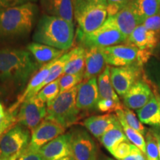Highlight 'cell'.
Returning <instances> with one entry per match:
<instances>
[{"label": "cell", "instance_id": "obj_1", "mask_svg": "<svg viewBox=\"0 0 160 160\" xmlns=\"http://www.w3.org/2000/svg\"><path fill=\"white\" fill-rule=\"evenodd\" d=\"M39 66L26 50L0 49V82L10 87L22 89Z\"/></svg>", "mask_w": 160, "mask_h": 160}, {"label": "cell", "instance_id": "obj_2", "mask_svg": "<svg viewBox=\"0 0 160 160\" xmlns=\"http://www.w3.org/2000/svg\"><path fill=\"white\" fill-rule=\"evenodd\" d=\"M76 37L74 23L62 18L44 14L33 31V42L61 51L71 48Z\"/></svg>", "mask_w": 160, "mask_h": 160}, {"label": "cell", "instance_id": "obj_3", "mask_svg": "<svg viewBox=\"0 0 160 160\" xmlns=\"http://www.w3.org/2000/svg\"><path fill=\"white\" fill-rule=\"evenodd\" d=\"M38 13L39 7L36 3L0 9V39L27 37L33 28Z\"/></svg>", "mask_w": 160, "mask_h": 160}, {"label": "cell", "instance_id": "obj_4", "mask_svg": "<svg viewBox=\"0 0 160 160\" xmlns=\"http://www.w3.org/2000/svg\"><path fill=\"white\" fill-rule=\"evenodd\" d=\"M78 85L69 91L60 93L47 105L45 119L53 120L64 128L74 125L81 119V111L77 107Z\"/></svg>", "mask_w": 160, "mask_h": 160}, {"label": "cell", "instance_id": "obj_5", "mask_svg": "<svg viewBox=\"0 0 160 160\" xmlns=\"http://www.w3.org/2000/svg\"><path fill=\"white\" fill-rule=\"evenodd\" d=\"M76 39L79 46L85 49L92 48H107L125 43L127 38L115 25L112 17H108L101 27L90 33H82L77 31Z\"/></svg>", "mask_w": 160, "mask_h": 160}, {"label": "cell", "instance_id": "obj_6", "mask_svg": "<svg viewBox=\"0 0 160 160\" xmlns=\"http://www.w3.org/2000/svg\"><path fill=\"white\" fill-rule=\"evenodd\" d=\"M101 50L106 62L112 67H125L134 64L144 67L153 55L152 52L141 51L127 43L102 48Z\"/></svg>", "mask_w": 160, "mask_h": 160}, {"label": "cell", "instance_id": "obj_7", "mask_svg": "<svg viewBox=\"0 0 160 160\" xmlns=\"http://www.w3.org/2000/svg\"><path fill=\"white\" fill-rule=\"evenodd\" d=\"M31 131L25 126L17 124L0 138V159L10 160L18 157L28 146Z\"/></svg>", "mask_w": 160, "mask_h": 160}, {"label": "cell", "instance_id": "obj_8", "mask_svg": "<svg viewBox=\"0 0 160 160\" xmlns=\"http://www.w3.org/2000/svg\"><path fill=\"white\" fill-rule=\"evenodd\" d=\"M47 116V105L37 95L25 100L17 113V124L25 126L32 133Z\"/></svg>", "mask_w": 160, "mask_h": 160}, {"label": "cell", "instance_id": "obj_9", "mask_svg": "<svg viewBox=\"0 0 160 160\" xmlns=\"http://www.w3.org/2000/svg\"><path fill=\"white\" fill-rule=\"evenodd\" d=\"M144 74V67L138 64L125 67H111L112 85L121 97H123Z\"/></svg>", "mask_w": 160, "mask_h": 160}, {"label": "cell", "instance_id": "obj_10", "mask_svg": "<svg viewBox=\"0 0 160 160\" xmlns=\"http://www.w3.org/2000/svg\"><path fill=\"white\" fill-rule=\"evenodd\" d=\"M78 25L77 31L90 33L101 27L108 17L107 6L88 5L73 11Z\"/></svg>", "mask_w": 160, "mask_h": 160}, {"label": "cell", "instance_id": "obj_11", "mask_svg": "<svg viewBox=\"0 0 160 160\" xmlns=\"http://www.w3.org/2000/svg\"><path fill=\"white\" fill-rule=\"evenodd\" d=\"M70 132L72 157L75 160H98L97 146L91 136L82 128H73Z\"/></svg>", "mask_w": 160, "mask_h": 160}, {"label": "cell", "instance_id": "obj_12", "mask_svg": "<svg viewBox=\"0 0 160 160\" xmlns=\"http://www.w3.org/2000/svg\"><path fill=\"white\" fill-rule=\"evenodd\" d=\"M65 128L53 120L45 119L32 132L31 141L28 148L39 151L44 145L63 134Z\"/></svg>", "mask_w": 160, "mask_h": 160}, {"label": "cell", "instance_id": "obj_13", "mask_svg": "<svg viewBox=\"0 0 160 160\" xmlns=\"http://www.w3.org/2000/svg\"><path fill=\"white\" fill-rule=\"evenodd\" d=\"M153 95L152 86L144 74L122 97L123 105L131 110H139L148 102Z\"/></svg>", "mask_w": 160, "mask_h": 160}, {"label": "cell", "instance_id": "obj_14", "mask_svg": "<svg viewBox=\"0 0 160 160\" xmlns=\"http://www.w3.org/2000/svg\"><path fill=\"white\" fill-rule=\"evenodd\" d=\"M99 99L97 78L82 81L78 85L77 107L80 111H92L97 109Z\"/></svg>", "mask_w": 160, "mask_h": 160}, {"label": "cell", "instance_id": "obj_15", "mask_svg": "<svg viewBox=\"0 0 160 160\" xmlns=\"http://www.w3.org/2000/svg\"><path fill=\"white\" fill-rule=\"evenodd\" d=\"M45 160H59L72 156L71 132L63 133L39 149Z\"/></svg>", "mask_w": 160, "mask_h": 160}, {"label": "cell", "instance_id": "obj_16", "mask_svg": "<svg viewBox=\"0 0 160 160\" xmlns=\"http://www.w3.org/2000/svg\"><path fill=\"white\" fill-rule=\"evenodd\" d=\"M159 41V35L147 29L143 25H139L127 38L125 43L135 46L141 51L153 53Z\"/></svg>", "mask_w": 160, "mask_h": 160}, {"label": "cell", "instance_id": "obj_17", "mask_svg": "<svg viewBox=\"0 0 160 160\" xmlns=\"http://www.w3.org/2000/svg\"><path fill=\"white\" fill-rule=\"evenodd\" d=\"M118 122L119 120L116 114L105 113L87 118L84 120L83 125L93 137L100 139V138L111 129Z\"/></svg>", "mask_w": 160, "mask_h": 160}, {"label": "cell", "instance_id": "obj_18", "mask_svg": "<svg viewBox=\"0 0 160 160\" xmlns=\"http://www.w3.org/2000/svg\"><path fill=\"white\" fill-rule=\"evenodd\" d=\"M55 61V60H54ZM54 61L49 62L46 65H44L42 67L40 68L37 72H36L34 75L30 79V81L28 83L26 88L23 93L19 96L18 98L17 102L13 104V107L15 108H19L20 105L26 99H29L33 96L38 94V93L41 90L42 85L46 78L49 75L50 71H51V66L53 65Z\"/></svg>", "mask_w": 160, "mask_h": 160}, {"label": "cell", "instance_id": "obj_19", "mask_svg": "<svg viewBox=\"0 0 160 160\" xmlns=\"http://www.w3.org/2000/svg\"><path fill=\"white\" fill-rule=\"evenodd\" d=\"M41 8L45 14L62 18L73 22V6L72 0H39Z\"/></svg>", "mask_w": 160, "mask_h": 160}, {"label": "cell", "instance_id": "obj_20", "mask_svg": "<svg viewBox=\"0 0 160 160\" xmlns=\"http://www.w3.org/2000/svg\"><path fill=\"white\" fill-rule=\"evenodd\" d=\"M108 64L99 48L86 49L85 67L84 71V80H88L97 77L102 73Z\"/></svg>", "mask_w": 160, "mask_h": 160}, {"label": "cell", "instance_id": "obj_21", "mask_svg": "<svg viewBox=\"0 0 160 160\" xmlns=\"http://www.w3.org/2000/svg\"><path fill=\"white\" fill-rule=\"evenodd\" d=\"M139 119L142 124L160 128V97L153 93L151 99L142 108L137 111Z\"/></svg>", "mask_w": 160, "mask_h": 160}, {"label": "cell", "instance_id": "obj_22", "mask_svg": "<svg viewBox=\"0 0 160 160\" xmlns=\"http://www.w3.org/2000/svg\"><path fill=\"white\" fill-rule=\"evenodd\" d=\"M27 51L32 55L38 65H43L57 59L65 53L64 51L35 42L27 45Z\"/></svg>", "mask_w": 160, "mask_h": 160}, {"label": "cell", "instance_id": "obj_23", "mask_svg": "<svg viewBox=\"0 0 160 160\" xmlns=\"http://www.w3.org/2000/svg\"><path fill=\"white\" fill-rule=\"evenodd\" d=\"M112 17L117 28L126 38L131 34L138 25H141L128 5L122 8L117 14Z\"/></svg>", "mask_w": 160, "mask_h": 160}, {"label": "cell", "instance_id": "obj_24", "mask_svg": "<svg viewBox=\"0 0 160 160\" xmlns=\"http://www.w3.org/2000/svg\"><path fill=\"white\" fill-rule=\"evenodd\" d=\"M128 5L142 25L146 19L159 14L160 0H129Z\"/></svg>", "mask_w": 160, "mask_h": 160}, {"label": "cell", "instance_id": "obj_25", "mask_svg": "<svg viewBox=\"0 0 160 160\" xmlns=\"http://www.w3.org/2000/svg\"><path fill=\"white\" fill-rule=\"evenodd\" d=\"M70 57L66 63L64 74H81L85 71L86 49L77 46L69 51Z\"/></svg>", "mask_w": 160, "mask_h": 160}, {"label": "cell", "instance_id": "obj_26", "mask_svg": "<svg viewBox=\"0 0 160 160\" xmlns=\"http://www.w3.org/2000/svg\"><path fill=\"white\" fill-rule=\"evenodd\" d=\"M99 99H111L120 102L119 96L115 91L111 79V66L108 65L102 73L97 78Z\"/></svg>", "mask_w": 160, "mask_h": 160}, {"label": "cell", "instance_id": "obj_27", "mask_svg": "<svg viewBox=\"0 0 160 160\" xmlns=\"http://www.w3.org/2000/svg\"><path fill=\"white\" fill-rule=\"evenodd\" d=\"M100 142L110 153L113 151L118 145L123 142H128L125 132L119 121L116 125L108 131L102 137L100 138ZM130 142V141H129Z\"/></svg>", "mask_w": 160, "mask_h": 160}, {"label": "cell", "instance_id": "obj_28", "mask_svg": "<svg viewBox=\"0 0 160 160\" xmlns=\"http://www.w3.org/2000/svg\"><path fill=\"white\" fill-rule=\"evenodd\" d=\"M122 109L118 110L115 113L118 118V120H119L122 127L123 131L125 132L126 137L128 139L130 142H131L135 146H137L138 148L144 154L146 155V143L145 138H144L143 135L141 134L139 131H136L135 129L132 128L131 126L128 125L125 119H124Z\"/></svg>", "mask_w": 160, "mask_h": 160}, {"label": "cell", "instance_id": "obj_29", "mask_svg": "<svg viewBox=\"0 0 160 160\" xmlns=\"http://www.w3.org/2000/svg\"><path fill=\"white\" fill-rule=\"evenodd\" d=\"M144 71L153 93L160 97V58L153 56L144 66Z\"/></svg>", "mask_w": 160, "mask_h": 160}, {"label": "cell", "instance_id": "obj_30", "mask_svg": "<svg viewBox=\"0 0 160 160\" xmlns=\"http://www.w3.org/2000/svg\"><path fill=\"white\" fill-rule=\"evenodd\" d=\"M70 57L69 52L64 53L61 57L58 58L56 59L51 66V71H50L49 75L46 78L42 85L41 90L48 84L58 79H59L64 74V71H65V67L67 62L68 61ZM40 90V91H41Z\"/></svg>", "mask_w": 160, "mask_h": 160}, {"label": "cell", "instance_id": "obj_31", "mask_svg": "<svg viewBox=\"0 0 160 160\" xmlns=\"http://www.w3.org/2000/svg\"><path fill=\"white\" fill-rule=\"evenodd\" d=\"M60 93L59 79L46 85L38 93L37 96L45 102L48 105L53 102Z\"/></svg>", "mask_w": 160, "mask_h": 160}, {"label": "cell", "instance_id": "obj_32", "mask_svg": "<svg viewBox=\"0 0 160 160\" xmlns=\"http://www.w3.org/2000/svg\"><path fill=\"white\" fill-rule=\"evenodd\" d=\"M18 110L11 106L6 111L5 117L0 120V138L11 128L17 125Z\"/></svg>", "mask_w": 160, "mask_h": 160}, {"label": "cell", "instance_id": "obj_33", "mask_svg": "<svg viewBox=\"0 0 160 160\" xmlns=\"http://www.w3.org/2000/svg\"><path fill=\"white\" fill-rule=\"evenodd\" d=\"M145 143L146 157L148 158V160H159L157 142L151 128L148 129L147 133H146Z\"/></svg>", "mask_w": 160, "mask_h": 160}, {"label": "cell", "instance_id": "obj_34", "mask_svg": "<svg viewBox=\"0 0 160 160\" xmlns=\"http://www.w3.org/2000/svg\"><path fill=\"white\" fill-rule=\"evenodd\" d=\"M84 80V74H63L59 78L60 93L77 87Z\"/></svg>", "mask_w": 160, "mask_h": 160}, {"label": "cell", "instance_id": "obj_35", "mask_svg": "<svg viewBox=\"0 0 160 160\" xmlns=\"http://www.w3.org/2000/svg\"><path fill=\"white\" fill-rule=\"evenodd\" d=\"M122 113L124 119H125V122H127L128 125L131 126L132 128L139 131L141 134L145 136L148 130L146 129V128L142 125V123L140 122L139 118L137 117V115L135 114L134 112L131 111V109L126 108L125 106L124 105V108L122 109Z\"/></svg>", "mask_w": 160, "mask_h": 160}, {"label": "cell", "instance_id": "obj_36", "mask_svg": "<svg viewBox=\"0 0 160 160\" xmlns=\"http://www.w3.org/2000/svg\"><path fill=\"white\" fill-rule=\"evenodd\" d=\"M123 108L124 105L121 102H117L111 99H99L97 105V110L102 113H111V112H116Z\"/></svg>", "mask_w": 160, "mask_h": 160}, {"label": "cell", "instance_id": "obj_37", "mask_svg": "<svg viewBox=\"0 0 160 160\" xmlns=\"http://www.w3.org/2000/svg\"><path fill=\"white\" fill-rule=\"evenodd\" d=\"M134 145L130 142H123L118 145L113 151L111 152V154L117 160H121L124 159L132 151Z\"/></svg>", "mask_w": 160, "mask_h": 160}, {"label": "cell", "instance_id": "obj_38", "mask_svg": "<svg viewBox=\"0 0 160 160\" xmlns=\"http://www.w3.org/2000/svg\"><path fill=\"white\" fill-rule=\"evenodd\" d=\"M107 11L108 17H113L129 2V0H107Z\"/></svg>", "mask_w": 160, "mask_h": 160}, {"label": "cell", "instance_id": "obj_39", "mask_svg": "<svg viewBox=\"0 0 160 160\" xmlns=\"http://www.w3.org/2000/svg\"><path fill=\"white\" fill-rule=\"evenodd\" d=\"M143 25L147 29L154 31L160 37V15L157 14L153 17H151L146 19L143 23Z\"/></svg>", "mask_w": 160, "mask_h": 160}, {"label": "cell", "instance_id": "obj_40", "mask_svg": "<svg viewBox=\"0 0 160 160\" xmlns=\"http://www.w3.org/2000/svg\"><path fill=\"white\" fill-rule=\"evenodd\" d=\"M73 11L88 5H108L107 0H72Z\"/></svg>", "mask_w": 160, "mask_h": 160}, {"label": "cell", "instance_id": "obj_41", "mask_svg": "<svg viewBox=\"0 0 160 160\" xmlns=\"http://www.w3.org/2000/svg\"><path fill=\"white\" fill-rule=\"evenodd\" d=\"M16 160H45L39 151L28 149L27 148Z\"/></svg>", "mask_w": 160, "mask_h": 160}, {"label": "cell", "instance_id": "obj_42", "mask_svg": "<svg viewBox=\"0 0 160 160\" xmlns=\"http://www.w3.org/2000/svg\"><path fill=\"white\" fill-rule=\"evenodd\" d=\"M38 0H0V9L8 8L28 3H36Z\"/></svg>", "mask_w": 160, "mask_h": 160}, {"label": "cell", "instance_id": "obj_43", "mask_svg": "<svg viewBox=\"0 0 160 160\" xmlns=\"http://www.w3.org/2000/svg\"><path fill=\"white\" fill-rule=\"evenodd\" d=\"M121 160H148V158L137 146H134L131 153Z\"/></svg>", "mask_w": 160, "mask_h": 160}, {"label": "cell", "instance_id": "obj_44", "mask_svg": "<svg viewBox=\"0 0 160 160\" xmlns=\"http://www.w3.org/2000/svg\"><path fill=\"white\" fill-rule=\"evenodd\" d=\"M151 130L156 139H157L158 148H159V156L160 160V128H151Z\"/></svg>", "mask_w": 160, "mask_h": 160}, {"label": "cell", "instance_id": "obj_45", "mask_svg": "<svg viewBox=\"0 0 160 160\" xmlns=\"http://www.w3.org/2000/svg\"><path fill=\"white\" fill-rule=\"evenodd\" d=\"M5 108L2 104L0 102V120H1L2 118L5 117Z\"/></svg>", "mask_w": 160, "mask_h": 160}, {"label": "cell", "instance_id": "obj_46", "mask_svg": "<svg viewBox=\"0 0 160 160\" xmlns=\"http://www.w3.org/2000/svg\"><path fill=\"white\" fill-rule=\"evenodd\" d=\"M153 56H155V57H157L160 58V41H159V42L158 43L157 47L156 48L154 52H153Z\"/></svg>", "mask_w": 160, "mask_h": 160}, {"label": "cell", "instance_id": "obj_47", "mask_svg": "<svg viewBox=\"0 0 160 160\" xmlns=\"http://www.w3.org/2000/svg\"><path fill=\"white\" fill-rule=\"evenodd\" d=\"M59 160H75V159L72 157V156H69V157H66L65 158H62V159H59Z\"/></svg>", "mask_w": 160, "mask_h": 160}, {"label": "cell", "instance_id": "obj_48", "mask_svg": "<svg viewBox=\"0 0 160 160\" xmlns=\"http://www.w3.org/2000/svg\"><path fill=\"white\" fill-rule=\"evenodd\" d=\"M99 160H115V159H112V158H110L108 157H105V156H103V157H102Z\"/></svg>", "mask_w": 160, "mask_h": 160}, {"label": "cell", "instance_id": "obj_49", "mask_svg": "<svg viewBox=\"0 0 160 160\" xmlns=\"http://www.w3.org/2000/svg\"><path fill=\"white\" fill-rule=\"evenodd\" d=\"M2 95H3V91L0 89V97H1Z\"/></svg>", "mask_w": 160, "mask_h": 160}, {"label": "cell", "instance_id": "obj_50", "mask_svg": "<svg viewBox=\"0 0 160 160\" xmlns=\"http://www.w3.org/2000/svg\"><path fill=\"white\" fill-rule=\"evenodd\" d=\"M17 159V157H14V158H12V159H10V160H16Z\"/></svg>", "mask_w": 160, "mask_h": 160}, {"label": "cell", "instance_id": "obj_51", "mask_svg": "<svg viewBox=\"0 0 160 160\" xmlns=\"http://www.w3.org/2000/svg\"><path fill=\"white\" fill-rule=\"evenodd\" d=\"M159 14L160 15V9H159Z\"/></svg>", "mask_w": 160, "mask_h": 160}, {"label": "cell", "instance_id": "obj_52", "mask_svg": "<svg viewBox=\"0 0 160 160\" xmlns=\"http://www.w3.org/2000/svg\"><path fill=\"white\" fill-rule=\"evenodd\" d=\"M0 160H3V159H0Z\"/></svg>", "mask_w": 160, "mask_h": 160}]
</instances>
